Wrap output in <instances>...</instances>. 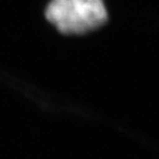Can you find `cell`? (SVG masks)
Returning a JSON list of instances; mask_svg holds the SVG:
<instances>
[{
    "mask_svg": "<svg viewBox=\"0 0 159 159\" xmlns=\"http://www.w3.org/2000/svg\"><path fill=\"white\" fill-rule=\"evenodd\" d=\"M45 17L61 33L83 34L107 21L104 0H51Z\"/></svg>",
    "mask_w": 159,
    "mask_h": 159,
    "instance_id": "1",
    "label": "cell"
}]
</instances>
